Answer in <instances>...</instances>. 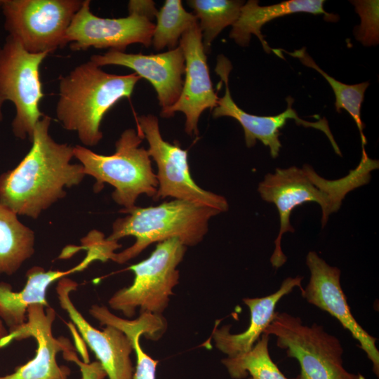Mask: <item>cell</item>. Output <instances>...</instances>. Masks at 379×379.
I'll list each match as a JSON object with an SVG mask.
<instances>
[{"mask_svg":"<svg viewBox=\"0 0 379 379\" xmlns=\"http://www.w3.org/2000/svg\"><path fill=\"white\" fill-rule=\"evenodd\" d=\"M270 335L263 333L248 352L222 360L230 377L234 379H288L273 362L269 352Z\"/></svg>","mask_w":379,"mask_h":379,"instance_id":"cb8c5ba5","label":"cell"},{"mask_svg":"<svg viewBox=\"0 0 379 379\" xmlns=\"http://www.w3.org/2000/svg\"><path fill=\"white\" fill-rule=\"evenodd\" d=\"M48 54L31 53L8 35L0 48V98L15 106L14 135L31 141L37 122L44 115L39 109L44 97L39 67Z\"/></svg>","mask_w":379,"mask_h":379,"instance_id":"9c48e42d","label":"cell"},{"mask_svg":"<svg viewBox=\"0 0 379 379\" xmlns=\"http://www.w3.org/2000/svg\"><path fill=\"white\" fill-rule=\"evenodd\" d=\"M187 3L199 21L206 53L221 31L236 22L244 4L237 0H190Z\"/></svg>","mask_w":379,"mask_h":379,"instance_id":"603a6c76","label":"cell"},{"mask_svg":"<svg viewBox=\"0 0 379 379\" xmlns=\"http://www.w3.org/2000/svg\"><path fill=\"white\" fill-rule=\"evenodd\" d=\"M78 284L67 277L61 278L55 291L61 308L75 325L93 352L109 379H133L134 368L131 360L133 347L129 338L119 329L105 326L102 330L93 327L79 312L70 298Z\"/></svg>","mask_w":379,"mask_h":379,"instance_id":"2e32d148","label":"cell"},{"mask_svg":"<svg viewBox=\"0 0 379 379\" xmlns=\"http://www.w3.org/2000/svg\"><path fill=\"white\" fill-rule=\"evenodd\" d=\"M141 79L133 72L109 74L91 60L77 66L59 82L56 117L66 130L75 131L86 146L102 138L100 125L118 101L130 98Z\"/></svg>","mask_w":379,"mask_h":379,"instance_id":"3957f363","label":"cell"},{"mask_svg":"<svg viewBox=\"0 0 379 379\" xmlns=\"http://www.w3.org/2000/svg\"><path fill=\"white\" fill-rule=\"evenodd\" d=\"M281 51L298 58L302 65L314 69L320 73L328 82L335 96V109L340 112V109L346 110L352 117L359 129L362 147L366 144V138L363 130L364 125L361 119V107L364 98V93L369 86L368 82H363L354 85L343 84L322 70L306 51L305 48L288 52L284 49Z\"/></svg>","mask_w":379,"mask_h":379,"instance_id":"d4e9b609","label":"cell"},{"mask_svg":"<svg viewBox=\"0 0 379 379\" xmlns=\"http://www.w3.org/2000/svg\"><path fill=\"white\" fill-rule=\"evenodd\" d=\"M51 119L37 122L32 147L13 170L0 175V203L17 215L36 219L78 185L86 175L81 164H72L74 147L55 141L49 134Z\"/></svg>","mask_w":379,"mask_h":379,"instance_id":"6da1fadb","label":"cell"},{"mask_svg":"<svg viewBox=\"0 0 379 379\" xmlns=\"http://www.w3.org/2000/svg\"><path fill=\"white\" fill-rule=\"evenodd\" d=\"M302 279L300 276L288 277L282 281L279 288L270 295L244 298V303L250 310L248 328L244 332L234 334L230 332V325L220 328L215 326L212 333L215 347L227 357H234L251 350L270 323L278 302L295 287L302 290Z\"/></svg>","mask_w":379,"mask_h":379,"instance_id":"d6986e66","label":"cell"},{"mask_svg":"<svg viewBox=\"0 0 379 379\" xmlns=\"http://www.w3.org/2000/svg\"><path fill=\"white\" fill-rule=\"evenodd\" d=\"M359 379H365L364 376L359 374Z\"/></svg>","mask_w":379,"mask_h":379,"instance_id":"f546056e","label":"cell"},{"mask_svg":"<svg viewBox=\"0 0 379 379\" xmlns=\"http://www.w3.org/2000/svg\"><path fill=\"white\" fill-rule=\"evenodd\" d=\"M324 0H289L279 4L261 6L256 0H249L241 8L238 19L232 25L230 37L241 46H247L251 35L260 40L264 51L271 52V48L261 33V27L267 22L286 15L303 12L314 15L323 14L333 20L332 15L323 7Z\"/></svg>","mask_w":379,"mask_h":379,"instance_id":"44dd1931","label":"cell"},{"mask_svg":"<svg viewBox=\"0 0 379 379\" xmlns=\"http://www.w3.org/2000/svg\"><path fill=\"white\" fill-rule=\"evenodd\" d=\"M232 68L231 62L226 57L222 55L218 57L215 71L225 84V95L218 99L213 116L215 118L230 117L235 119L244 129L245 142L248 147L254 146L258 140L270 148L271 156L276 158L281 147L279 138L281 135L279 130L285 126L288 119H293L298 125L322 131L328 138L335 153L341 156L340 150L326 119L323 118L317 121H307L300 119L292 107L293 100L291 98H286L288 103L286 109L274 116L251 114L241 109L233 100L229 88V75Z\"/></svg>","mask_w":379,"mask_h":379,"instance_id":"7c38bea8","label":"cell"},{"mask_svg":"<svg viewBox=\"0 0 379 379\" xmlns=\"http://www.w3.org/2000/svg\"><path fill=\"white\" fill-rule=\"evenodd\" d=\"M156 18L152 44L157 51L175 48L182 35L198 23L195 15L185 9L180 0L165 1Z\"/></svg>","mask_w":379,"mask_h":379,"instance_id":"484cf974","label":"cell"},{"mask_svg":"<svg viewBox=\"0 0 379 379\" xmlns=\"http://www.w3.org/2000/svg\"><path fill=\"white\" fill-rule=\"evenodd\" d=\"M90 60L99 67L120 65L134 70L152 85L161 110L173 105L181 93L185 60L179 46L164 53L150 55L111 49L105 54L92 55Z\"/></svg>","mask_w":379,"mask_h":379,"instance_id":"e0dca14e","label":"cell"},{"mask_svg":"<svg viewBox=\"0 0 379 379\" xmlns=\"http://www.w3.org/2000/svg\"><path fill=\"white\" fill-rule=\"evenodd\" d=\"M263 333L275 336L277 347L298 361L300 373L294 379H359L344 368L340 340L321 325L308 326L299 317L275 312Z\"/></svg>","mask_w":379,"mask_h":379,"instance_id":"8992f818","label":"cell"},{"mask_svg":"<svg viewBox=\"0 0 379 379\" xmlns=\"http://www.w3.org/2000/svg\"><path fill=\"white\" fill-rule=\"evenodd\" d=\"M178 46L185 60V80L178 100L161 110V116L168 118L177 112H182L186 117V133L197 136L201 114L206 109H214L219 99L210 77L199 22L182 35Z\"/></svg>","mask_w":379,"mask_h":379,"instance_id":"9a60e30c","label":"cell"},{"mask_svg":"<svg viewBox=\"0 0 379 379\" xmlns=\"http://www.w3.org/2000/svg\"><path fill=\"white\" fill-rule=\"evenodd\" d=\"M186 250L176 238L157 243L147 258L128 267L134 273L133 281L114 293L108 300L109 307L128 318L133 317L138 308L140 313L162 315L179 284L178 266Z\"/></svg>","mask_w":379,"mask_h":379,"instance_id":"52a82bcc","label":"cell"},{"mask_svg":"<svg viewBox=\"0 0 379 379\" xmlns=\"http://www.w3.org/2000/svg\"><path fill=\"white\" fill-rule=\"evenodd\" d=\"M126 213L112 225L109 240L133 236L135 243L119 253H114L111 260L124 264L135 258L148 246L170 239H179L185 246L200 243L208 230V222L220 212L206 205L181 199L164 201L148 207L135 206L119 211Z\"/></svg>","mask_w":379,"mask_h":379,"instance_id":"277c9868","label":"cell"},{"mask_svg":"<svg viewBox=\"0 0 379 379\" xmlns=\"http://www.w3.org/2000/svg\"><path fill=\"white\" fill-rule=\"evenodd\" d=\"M306 265L310 272L309 282L301 294L310 304L336 318L359 343V347L372 362L373 371L379 375V351L377 338L367 333L356 321L340 285V270L329 265L315 251H310Z\"/></svg>","mask_w":379,"mask_h":379,"instance_id":"5bb4252c","label":"cell"},{"mask_svg":"<svg viewBox=\"0 0 379 379\" xmlns=\"http://www.w3.org/2000/svg\"><path fill=\"white\" fill-rule=\"evenodd\" d=\"M379 162L369 158L362 148L359 164L347 175L337 180H328L320 176L308 164L301 168L293 166L276 168L267 173L258 185V191L262 199L274 204L279 215V232L274 241V250L270 258L272 265L277 269L287 260L281 241L286 232H294L290 217L293 210L306 202L317 203L321 209V225L324 227L331 214L340 208L345 196L371 180V173L378 168Z\"/></svg>","mask_w":379,"mask_h":379,"instance_id":"7a4b0ae2","label":"cell"},{"mask_svg":"<svg viewBox=\"0 0 379 379\" xmlns=\"http://www.w3.org/2000/svg\"><path fill=\"white\" fill-rule=\"evenodd\" d=\"M138 130L148 142L147 149L157 166L158 189L154 201L171 197L200 203L218 210L227 211L229 204L222 195L205 190L193 180L188 163L187 150L179 144L164 140L159 130V121L153 114L136 118Z\"/></svg>","mask_w":379,"mask_h":379,"instance_id":"30bf717a","label":"cell"},{"mask_svg":"<svg viewBox=\"0 0 379 379\" xmlns=\"http://www.w3.org/2000/svg\"><path fill=\"white\" fill-rule=\"evenodd\" d=\"M8 333V329L6 328L4 323L0 319V342L3 338L7 336Z\"/></svg>","mask_w":379,"mask_h":379,"instance_id":"83f0119b","label":"cell"},{"mask_svg":"<svg viewBox=\"0 0 379 379\" xmlns=\"http://www.w3.org/2000/svg\"><path fill=\"white\" fill-rule=\"evenodd\" d=\"M154 24L148 18L129 13L125 18L96 16L90 9V1H83L66 33L67 44L74 51L109 48L124 52L133 44L152 45Z\"/></svg>","mask_w":379,"mask_h":379,"instance_id":"8fae6325","label":"cell"},{"mask_svg":"<svg viewBox=\"0 0 379 379\" xmlns=\"http://www.w3.org/2000/svg\"><path fill=\"white\" fill-rule=\"evenodd\" d=\"M1 2H2V0H0V8H1Z\"/></svg>","mask_w":379,"mask_h":379,"instance_id":"4dcf8cb0","label":"cell"},{"mask_svg":"<svg viewBox=\"0 0 379 379\" xmlns=\"http://www.w3.org/2000/svg\"><path fill=\"white\" fill-rule=\"evenodd\" d=\"M81 0H2L4 27L31 53L48 54L67 44L66 33Z\"/></svg>","mask_w":379,"mask_h":379,"instance_id":"ba28073f","label":"cell"},{"mask_svg":"<svg viewBox=\"0 0 379 379\" xmlns=\"http://www.w3.org/2000/svg\"><path fill=\"white\" fill-rule=\"evenodd\" d=\"M96 260H100L99 254L94 250L88 249L84 260L68 270L45 271L41 267H32L26 273V284L19 291H13L11 284L0 282V319L8 327V331L26 322L27 308L30 305L40 304L49 307L46 292L53 282L84 270Z\"/></svg>","mask_w":379,"mask_h":379,"instance_id":"ac0fdd59","label":"cell"},{"mask_svg":"<svg viewBox=\"0 0 379 379\" xmlns=\"http://www.w3.org/2000/svg\"><path fill=\"white\" fill-rule=\"evenodd\" d=\"M128 13H135L152 20L157 11L153 1L131 0L128 4Z\"/></svg>","mask_w":379,"mask_h":379,"instance_id":"4316f807","label":"cell"},{"mask_svg":"<svg viewBox=\"0 0 379 379\" xmlns=\"http://www.w3.org/2000/svg\"><path fill=\"white\" fill-rule=\"evenodd\" d=\"M0 203V274H15L34 253V232Z\"/></svg>","mask_w":379,"mask_h":379,"instance_id":"7402d4cb","label":"cell"},{"mask_svg":"<svg viewBox=\"0 0 379 379\" xmlns=\"http://www.w3.org/2000/svg\"><path fill=\"white\" fill-rule=\"evenodd\" d=\"M27 313L26 322L10 331L1 340L0 348L13 340L32 337L37 344L36 354L13 373L0 376V379H67L71 371L67 366L58 364L56 355L61 351L69 353L73 347L67 338H55L53 334L55 310L50 306L34 304L27 308Z\"/></svg>","mask_w":379,"mask_h":379,"instance_id":"4fadbf2b","label":"cell"},{"mask_svg":"<svg viewBox=\"0 0 379 379\" xmlns=\"http://www.w3.org/2000/svg\"><path fill=\"white\" fill-rule=\"evenodd\" d=\"M143 139L140 131L128 128L116 142L111 155L97 154L81 145L74 147V157L81 162L85 174L96 180L95 192H100L105 183L111 185L114 188L113 200L124 209L134 207L142 194L154 199L158 189L148 152L140 147Z\"/></svg>","mask_w":379,"mask_h":379,"instance_id":"5b68a950","label":"cell"},{"mask_svg":"<svg viewBox=\"0 0 379 379\" xmlns=\"http://www.w3.org/2000/svg\"><path fill=\"white\" fill-rule=\"evenodd\" d=\"M89 314L100 325L116 327L129 338L136 358L133 379H156L159 361L142 350L140 338L142 335L153 340L161 337L167 328L162 315L142 312L135 319H125L112 314L107 307L98 305L91 307Z\"/></svg>","mask_w":379,"mask_h":379,"instance_id":"ffe728a7","label":"cell"},{"mask_svg":"<svg viewBox=\"0 0 379 379\" xmlns=\"http://www.w3.org/2000/svg\"><path fill=\"white\" fill-rule=\"evenodd\" d=\"M4 102L5 101L2 98H0V121L3 119V114H2L1 108Z\"/></svg>","mask_w":379,"mask_h":379,"instance_id":"f1b7e54d","label":"cell"}]
</instances>
